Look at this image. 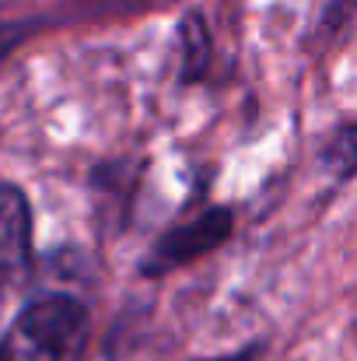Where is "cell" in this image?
Returning a JSON list of instances; mask_svg holds the SVG:
<instances>
[{
  "label": "cell",
  "instance_id": "obj_1",
  "mask_svg": "<svg viewBox=\"0 0 357 361\" xmlns=\"http://www.w3.org/2000/svg\"><path fill=\"white\" fill-rule=\"evenodd\" d=\"M92 316L74 295H42L7 326L0 361H84Z\"/></svg>",
  "mask_w": 357,
  "mask_h": 361
},
{
  "label": "cell",
  "instance_id": "obj_2",
  "mask_svg": "<svg viewBox=\"0 0 357 361\" xmlns=\"http://www.w3.org/2000/svg\"><path fill=\"white\" fill-rule=\"evenodd\" d=\"M228 235H232V211L228 207H211V211L175 225L172 232H165L154 242L147 259H144V274L147 277L172 274L175 267H186V263L207 256L211 249H218Z\"/></svg>",
  "mask_w": 357,
  "mask_h": 361
},
{
  "label": "cell",
  "instance_id": "obj_3",
  "mask_svg": "<svg viewBox=\"0 0 357 361\" xmlns=\"http://www.w3.org/2000/svg\"><path fill=\"white\" fill-rule=\"evenodd\" d=\"M32 256V207L28 197L0 183V281L21 274Z\"/></svg>",
  "mask_w": 357,
  "mask_h": 361
},
{
  "label": "cell",
  "instance_id": "obj_4",
  "mask_svg": "<svg viewBox=\"0 0 357 361\" xmlns=\"http://www.w3.org/2000/svg\"><path fill=\"white\" fill-rule=\"evenodd\" d=\"M182 42H186V74L196 78L207 63V49H211V39H207V28L200 25V18H189L182 25Z\"/></svg>",
  "mask_w": 357,
  "mask_h": 361
},
{
  "label": "cell",
  "instance_id": "obj_5",
  "mask_svg": "<svg viewBox=\"0 0 357 361\" xmlns=\"http://www.w3.org/2000/svg\"><path fill=\"white\" fill-rule=\"evenodd\" d=\"M18 39H21V28H18V25H4V21H0V63H4V56L14 49V42H18Z\"/></svg>",
  "mask_w": 357,
  "mask_h": 361
},
{
  "label": "cell",
  "instance_id": "obj_6",
  "mask_svg": "<svg viewBox=\"0 0 357 361\" xmlns=\"http://www.w3.org/2000/svg\"><path fill=\"white\" fill-rule=\"evenodd\" d=\"M203 361H256V351H235V355H225V358H203Z\"/></svg>",
  "mask_w": 357,
  "mask_h": 361
}]
</instances>
